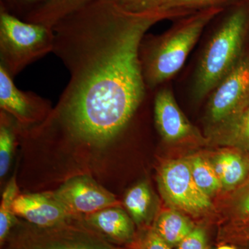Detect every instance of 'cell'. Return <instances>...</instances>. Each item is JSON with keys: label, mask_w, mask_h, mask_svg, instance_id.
Segmentation results:
<instances>
[{"label": "cell", "mask_w": 249, "mask_h": 249, "mask_svg": "<svg viewBox=\"0 0 249 249\" xmlns=\"http://www.w3.org/2000/svg\"><path fill=\"white\" fill-rule=\"evenodd\" d=\"M158 183L161 196L172 207L191 214L203 213L212 206L211 196L196 185L188 160H175L160 167Z\"/></svg>", "instance_id": "obj_6"}, {"label": "cell", "mask_w": 249, "mask_h": 249, "mask_svg": "<svg viewBox=\"0 0 249 249\" xmlns=\"http://www.w3.org/2000/svg\"><path fill=\"white\" fill-rule=\"evenodd\" d=\"M212 164L222 188H234L242 182L249 173V160L237 152H221Z\"/></svg>", "instance_id": "obj_13"}, {"label": "cell", "mask_w": 249, "mask_h": 249, "mask_svg": "<svg viewBox=\"0 0 249 249\" xmlns=\"http://www.w3.org/2000/svg\"><path fill=\"white\" fill-rule=\"evenodd\" d=\"M248 1H249V0H248Z\"/></svg>", "instance_id": "obj_30"}, {"label": "cell", "mask_w": 249, "mask_h": 249, "mask_svg": "<svg viewBox=\"0 0 249 249\" xmlns=\"http://www.w3.org/2000/svg\"><path fill=\"white\" fill-rule=\"evenodd\" d=\"M165 0H116L124 11L135 14L156 11Z\"/></svg>", "instance_id": "obj_23"}, {"label": "cell", "mask_w": 249, "mask_h": 249, "mask_svg": "<svg viewBox=\"0 0 249 249\" xmlns=\"http://www.w3.org/2000/svg\"><path fill=\"white\" fill-rule=\"evenodd\" d=\"M14 78L0 65V107L12 116L21 130L47 121L52 113L51 103L32 91L19 89Z\"/></svg>", "instance_id": "obj_8"}, {"label": "cell", "mask_w": 249, "mask_h": 249, "mask_svg": "<svg viewBox=\"0 0 249 249\" xmlns=\"http://www.w3.org/2000/svg\"><path fill=\"white\" fill-rule=\"evenodd\" d=\"M133 249V248H132V247H131V248H130V249Z\"/></svg>", "instance_id": "obj_29"}, {"label": "cell", "mask_w": 249, "mask_h": 249, "mask_svg": "<svg viewBox=\"0 0 249 249\" xmlns=\"http://www.w3.org/2000/svg\"><path fill=\"white\" fill-rule=\"evenodd\" d=\"M152 229L170 247H174L194 229V226L178 211H168L160 214Z\"/></svg>", "instance_id": "obj_15"}, {"label": "cell", "mask_w": 249, "mask_h": 249, "mask_svg": "<svg viewBox=\"0 0 249 249\" xmlns=\"http://www.w3.org/2000/svg\"><path fill=\"white\" fill-rule=\"evenodd\" d=\"M206 232L201 228L194 227L178 244L177 249H206Z\"/></svg>", "instance_id": "obj_24"}, {"label": "cell", "mask_w": 249, "mask_h": 249, "mask_svg": "<svg viewBox=\"0 0 249 249\" xmlns=\"http://www.w3.org/2000/svg\"><path fill=\"white\" fill-rule=\"evenodd\" d=\"M16 178L10 180L3 192L0 206V244L1 247L7 239L10 232L18 224L16 214L13 211V204L19 194Z\"/></svg>", "instance_id": "obj_19"}, {"label": "cell", "mask_w": 249, "mask_h": 249, "mask_svg": "<svg viewBox=\"0 0 249 249\" xmlns=\"http://www.w3.org/2000/svg\"><path fill=\"white\" fill-rule=\"evenodd\" d=\"M221 0H165L156 11L183 12L188 9L215 4Z\"/></svg>", "instance_id": "obj_21"}, {"label": "cell", "mask_w": 249, "mask_h": 249, "mask_svg": "<svg viewBox=\"0 0 249 249\" xmlns=\"http://www.w3.org/2000/svg\"><path fill=\"white\" fill-rule=\"evenodd\" d=\"M53 28L22 20L0 6V65L12 78L53 52Z\"/></svg>", "instance_id": "obj_4"}, {"label": "cell", "mask_w": 249, "mask_h": 249, "mask_svg": "<svg viewBox=\"0 0 249 249\" xmlns=\"http://www.w3.org/2000/svg\"><path fill=\"white\" fill-rule=\"evenodd\" d=\"M95 0H49L28 14L24 21L53 28L58 21Z\"/></svg>", "instance_id": "obj_14"}, {"label": "cell", "mask_w": 249, "mask_h": 249, "mask_svg": "<svg viewBox=\"0 0 249 249\" xmlns=\"http://www.w3.org/2000/svg\"><path fill=\"white\" fill-rule=\"evenodd\" d=\"M2 1L3 3L1 2V6L7 11H9V9L25 10L26 8H27L29 9L28 14H29L49 0H1V1Z\"/></svg>", "instance_id": "obj_25"}, {"label": "cell", "mask_w": 249, "mask_h": 249, "mask_svg": "<svg viewBox=\"0 0 249 249\" xmlns=\"http://www.w3.org/2000/svg\"><path fill=\"white\" fill-rule=\"evenodd\" d=\"M2 249H120L80 221L40 227L18 223Z\"/></svg>", "instance_id": "obj_5"}, {"label": "cell", "mask_w": 249, "mask_h": 249, "mask_svg": "<svg viewBox=\"0 0 249 249\" xmlns=\"http://www.w3.org/2000/svg\"><path fill=\"white\" fill-rule=\"evenodd\" d=\"M249 104V97H248V105Z\"/></svg>", "instance_id": "obj_28"}, {"label": "cell", "mask_w": 249, "mask_h": 249, "mask_svg": "<svg viewBox=\"0 0 249 249\" xmlns=\"http://www.w3.org/2000/svg\"><path fill=\"white\" fill-rule=\"evenodd\" d=\"M249 59L242 60L212 91L208 108L211 124L224 125L248 106Z\"/></svg>", "instance_id": "obj_7"}, {"label": "cell", "mask_w": 249, "mask_h": 249, "mask_svg": "<svg viewBox=\"0 0 249 249\" xmlns=\"http://www.w3.org/2000/svg\"><path fill=\"white\" fill-rule=\"evenodd\" d=\"M16 216L40 227L60 225L77 219L66 209L52 193L19 195L13 204Z\"/></svg>", "instance_id": "obj_10"}, {"label": "cell", "mask_w": 249, "mask_h": 249, "mask_svg": "<svg viewBox=\"0 0 249 249\" xmlns=\"http://www.w3.org/2000/svg\"><path fill=\"white\" fill-rule=\"evenodd\" d=\"M53 195L67 212L76 217L119 205L112 193L86 175L70 178Z\"/></svg>", "instance_id": "obj_9"}, {"label": "cell", "mask_w": 249, "mask_h": 249, "mask_svg": "<svg viewBox=\"0 0 249 249\" xmlns=\"http://www.w3.org/2000/svg\"><path fill=\"white\" fill-rule=\"evenodd\" d=\"M247 22L246 11L236 10L211 37L196 71L193 93L197 99L212 92L240 61Z\"/></svg>", "instance_id": "obj_3"}, {"label": "cell", "mask_w": 249, "mask_h": 249, "mask_svg": "<svg viewBox=\"0 0 249 249\" xmlns=\"http://www.w3.org/2000/svg\"><path fill=\"white\" fill-rule=\"evenodd\" d=\"M0 115V177L3 178L9 169L17 134L21 129L7 113L1 111Z\"/></svg>", "instance_id": "obj_17"}, {"label": "cell", "mask_w": 249, "mask_h": 249, "mask_svg": "<svg viewBox=\"0 0 249 249\" xmlns=\"http://www.w3.org/2000/svg\"><path fill=\"white\" fill-rule=\"evenodd\" d=\"M238 209L241 215L245 217H249V183L240 196Z\"/></svg>", "instance_id": "obj_26"}, {"label": "cell", "mask_w": 249, "mask_h": 249, "mask_svg": "<svg viewBox=\"0 0 249 249\" xmlns=\"http://www.w3.org/2000/svg\"><path fill=\"white\" fill-rule=\"evenodd\" d=\"M156 126L165 142H178L197 137V132L186 119L169 89L157 91L154 101Z\"/></svg>", "instance_id": "obj_11"}, {"label": "cell", "mask_w": 249, "mask_h": 249, "mask_svg": "<svg viewBox=\"0 0 249 249\" xmlns=\"http://www.w3.org/2000/svg\"><path fill=\"white\" fill-rule=\"evenodd\" d=\"M134 249H171L166 242L160 237L153 229H148L141 234L138 238L134 239Z\"/></svg>", "instance_id": "obj_22"}, {"label": "cell", "mask_w": 249, "mask_h": 249, "mask_svg": "<svg viewBox=\"0 0 249 249\" xmlns=\"http://www.w3.org/2000/svg\"><path fill=\"white\" fill-rule=\"evenodd\" d=\"M153 202L152 193L146 182H140L131 188L124 197V206L134 224L142 226L148 220Z\"/></svg>", "instance_id": "obj_16"}, {"label": "cell", "mask_w": 249, "mask_h": 249, "mask_svg": "<svg viewBox=\"0 0 249 249\" xmlns=\"http://www.w3.org/2000/svg\"><path fill=\"white\" fill-rule=\"evenodd\" d=\"M217 249H236L235 247H231V246H222L219 247Z\"/></svg>", "instance_id": "obj_27"}, {"label": "cell", "mask_w": 249, "mask_h": 249, "mask_svg": "<svg viewBox=\"0 0 249 249\" xmlns=\"http://www.w3.org/2000/svg\"><path fill=\"white\" fill-rule=\"evenodd\" d=\"M222 9L211 6L180 23L168 32L142 40L140 60L147 88L151 90L179 71L201 33Z\"/></svg>", "instance_id": "obj_2"}, {"label": "cell", "mask_w": 249, "mask_h": 249, "mask_svg": "<svg viewBox=\"0 0 249 249\" xmlns=\"http://www.w3.org/2000/svg\"><path fill=\"white\" fill-rule=\"evenodd\" d=\"M170 17L135 14L116 0H95L53 26L55 54L70 80L41 130L55 128L67 140L92 147L115 141L147 93L140 47L150 28Z\"/></svg>", "instance_id": "obj_1"}, {"label": "cell", "mask_w": 249, "mask_h": 249, "mask_svg": "<svg viewBox=\"0 0 249 249\" xmlns=\"http://www.w3.org/2000/svg\"><path fill=\"white\" fill-rule=\"evenodd\" d=\"M224 140L231 145L249 150V104L224 124Z\"/></svg>", "instance_id": "obj_20"}, {"label": "cell", "mask_w": 249, "mask_h": 249, "mask_svg": "<svg viewBox=\"0 0 249 249\" xmlns=\"http://www.w3.org/2000/svg\"><path fill=\"white\" fill-rule=\"evenodd\" d=\"M84 216L85 224L111 243H132L135 239L133 220L119 207L107 208Z\"/></svg>", "instance_id": "obj_12"}, {"label": "cell", "mask_w": 249, "mask_h": 249, "mask_svg": "<svg viewBox=\"0 0 249 249\" xmlns=\"http://www.w3.org/2000/svg\"><path fill=\"white\" fill-rule=\"evenodd\" d=\"M188 161L195 181L206 194L211 196L223 188L211 162L198 156L191 157Z\"/></svg>", "instance_id": "obj_18"}]
</instances>
